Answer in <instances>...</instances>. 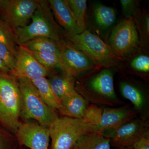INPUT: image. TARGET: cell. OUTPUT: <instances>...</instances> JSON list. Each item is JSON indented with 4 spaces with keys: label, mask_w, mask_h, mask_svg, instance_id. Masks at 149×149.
<instances>
[{
    "label": "cell",
    "mask_w": 149,
    "mask_h": 149,
    "mask_svg": "<svg viewBox=\"0 0 149 149\" xmlns=\"http://www.w3.org/2000/svg\"><path fill=\"white\" fill-rule=\"evenodd\" d=\"M102 134L109 139L111 146L116 148L133 146L139 140L149 137V125L143 119L136 117L115 130Z\"/></svg>",
    "instance_id": "52a82bcc"
},
{
    "label": "cell",
    "mask_w": 149,
    "mask_h": 149,
    "mask_svg": "<svg viewBox=\"0 0 149 149\" xmlns=\"http://www.w3.org/2000/svg\"><path fill=\"white\" fill-rule=\"evenodd\" d=\"M116 149H133V147H125V148H117Z\"/></svg>",
    "instance_id": "d6a6232c"
},
{
    "label": "cell",
    "mask_w": 149,
    "mask_h": 149,
    "mask_svg": "<svg viewBox=\"0 0 149 149\" xmlns=\"http://www.w3.org/2000/svg\"><path fill=\"white\" fill-rule=\"evenodd\" d=\"M30 52L37 61L49 71L56 68H59V56L53 54Z\"/></svg>",
    "instance_id": "cb8c5ba5"
},
{
    "label": "cell",
    "mask_w": 149,
    "mask_h": 149,
    "mask_svg": "<svg viewBox=\"0 0 149 149\" xmlns=\"http://www.w3.org/2000/svg\"><path fill=\"white\" fill-rule=\"evenodd\" d=\"M31 19V24L14 30L18 45L39 37L49 38L58 42L63 41L64 31L56 22L48 1H38Z\"/></svg>",
    "instance_id": "6da1fadb"
},
{
    "label": "cell",
    "mask_w": 149,
    "mask_h": 149,
    "mask_svg": "<svg viewBox=\"0 0 149 149\" xmlns=\"http://www.w3.org/2000/svg\"><path fill=\"white\" fill-rule=\"evenodd\" d=\"M60 47L59 68L65 74L74 77L97 67L83 52L69 43L59 42Z\"/></svg>",
    "instance_id": "9c48e42d"
},
{
    "label": "cell",
    "mask_w": 149,
    "mask_h": 149,
    "mask_svg": "<svg viewBox=\"0 0 149 149\" xmlns=\"http://www.w3.org/2000/svg\"><path fill=\"white\" fill-rule=\"evenodd\" d=\"M120 89L123 97L132 103L137 111L144 112L148 107V100L140 89L128 82H121Z\"/></svg>",
    "instance_id": "2e32d148"
},
{
    "label": "cell",
    "mask_w": 149,
    "mask_h": 149,
    "mask_svg": "<svg viewBox=\"0 0 149 149\" xmlns=\"http://www.w3.org/2000/svg\"><path fill=\"white\" fill-rule=\"evenodd\" d=\"M91 91L97 95L95 98L98 102L106 103L118 104L120 102L115 91L113 74L110 70L105 69L95 75L89 82Z\"/></svg>",
    "instance_id": "7c38bea8"
},
{
    "label": "cell",
    "mask_w": 149,
    "mask_h": 149,
    "mask_svg": "<svg viewBox=\"0 0 149 149\" xmlns=\"http://www.w3.org/2000/svg\"><path fill=\"white\" fill-rule=\"evenodd\" d=\"M0 43H2L6 46L9 49L16 55L18 47H17L18 45L15 39L14 31L3 19L1 18Z\"/></svg>",
    "instance_id": "603a6c76"
},
{
    "label": "cell",
    "mask_w": 149,
    "mask_h": 149,
    "mask_svg": "<svg viewBox=\"0 0 149 149\" xmlns=\"http://www.w3.org/2000/svg\"><path fill=\"white\" fill-rule=\"evenodd\" d=\"M31 81L46 104L55 110L59 109L60 102L54 93L49 80L46 77Z\"/></svg>",
    "instance_id": "ffe728a7"
},
{
    "label": "cell",
    "mask_w": 149,
    "mask_h": 149,
    "mask_svg": "<svg viewBox=\"0 0 149 149\" xmlns=\"http://www.w3.org/2000/svg\"><path fill=\"white\" fill-rule=\"evenodd\" d=\"M11 71L0 58V75H9Z\"/></svg>",
    "instance_id": "4dcf8cb0"
},
{
    "label": "cell",
    "mask_w": 149,
    "mask_h": 149,
    "mask_svg": "<svg viewBox=\"0 0 149 149\" xmlns=\"http://www.w3.org/2000/svg\"><path fill=\"white\" fill-rule=\"evenodd\" d=\"M132 147L133 149H149V137L139 140Z\"/></svg>",
    "instance_id": "f546056e"
},
{
    "label": "cell",
    "mask_w": 149,
    "mask_h": 149,
    "mask_svg": "<svg viewBox=\"0 0 149 149\" xmlns=\"http://www.w3.org/2000/svg\"><path fill=\"white\" fill-rule=\"evenodd\" d=\"M21 45L24 46L31 52L53 54L59 56L60 54L59 42L46 37L35 38Z\"/></svg>",
    "instance_id": "ac0fdd59"
},
{
    "label": "cell",
    "mask_w": 149,
    "mask_h": 149,
    "mask_svg": "<svg viewBox=\"0 0 149 149\" xmlns=\"http://www.w3.org/2000/svg\"><path fill=\"white\" fill-rule=\"evenodd\" d=\"M139 31L142 37L148 41L149 39V17L148 14L143 15V18L141 20V23L140 24Z\"/></svg>",
    "instance_id": "f1b7e54d"
},
{
    "label": "cell",
    "mask_w": 149,
    "mask_h": 149,
    "mask_svg": "<svg viewBox=\"0 0 149 149\" xmlns=\"http://www.w3.org/2000/svg\"><path fill=\"white\" fill-rule=\"evenodd\" d=\"M93 12L96 23L102 29L109 28L114 23L116 13L112 8L97 4L94 6Z\"/></svg>",
    "instance_id": "44dd1931"
},
{
    "label": "cell",
    "mask_w": 149,
    "mask_h": 149,
    "mask_svg": "<svg viewBox=\"0 0 149 149\" xmlns=\"http://www.w3.org/2000/svg\"><path fill=\"white\" fill-rule=\"evenodd\" d=\"M17 80L21 96L20 117L26 120L35 119L40 125L49 127L59 118L55 111L44 102L31 80Z\"/></svg>",
    "instance_id": "277c9868"
},
{
    "label": "cell",
    "mask_w": 149,
    "mask_h": 149,
    "mask_svg": "<svg viewBox=\"0 0 149 149\" xmlns=\"http://www.w3.org/2000/svg\"><path fill=\"white\" fill-rule=\"evenodd\" d=\"M48 2L56 22L64 29L65 35H74L82 32L70 10L66 0H49Z\"/></svg>",
    "instance_id": "5bb4252c"
},
{
    "label": "cell",
    "mask_w": 149,
    "mask_h": 149,
    "mask_svg": "<svg viewBox=\"0 0 149 149\" xmlns=\"http://www.w3.org/2000/svg\"><path fill=\"white\" fill-rule=\"evenodd\" d=\"M137 112L127 107H103L100 129L101 134L115 130L137 117Z\"/></svg>",
    "instance_id": "4fadbf2b"
},
{
    "label": "cell",
    "mask_w": 149,
    "mask_h": 149,
    "mask_svg": "<svg viewBox=\"0 0 149 149\" xmlns=\"http://www.w3.org/2000/svg\"><path fill=\"white\" fill-rule=\"evenodd\" d=\"M49 72L37 61L29 50L24 46L19 45L15 55V66L11 75L17 79L26 78L33 81L47 77Z\"/></svg>",
    "instance_id": "30bf717a"
},
{
    "label": "cell",
    "mask_w": 149,
    "mask_h": 149,
    "mask_svg": "<svg viewBox=\"0 0 149 149\" xmlns=\"http://www.w3.org/2000/svg\"><path fill=\"white\" fill-rule=\"evenodd\" d=\"M21 101L17 79L11 74L0 75V123L15 133L21 124Z\"/></svg>",
    "instance_id": "3957f363"
},
{
    "label": "cell",
    "mask_w": 149,
    "mask_h": 149,
    "mask_svg": "<svg viewBox=\"0 0 149 149\" xmlns=\"http://www.w3.org/2000/svg\"><path fill=\"white\" fill-rule=\"evenodd\" d=\"M48 80L60 102L65 96L75 90L74 77L65 74L63 76L53 75Z\"/></svg>",
    "instance_id": "d6986e66"
},
{
    "label": "cell",
    "mask_w": 149,
    "mask_h": 149,
    "mask_svg": "<svg viewBox=\"0 0 149 149\" xmlns=\"http://www.w3.org/2000/svg\"><path fill=\"white\" fill-rule=\"evenodd\" d=\"M88 106L87 101L75 90L62 99L58 110L64 116L81 118Z\"/></svg>",
    "instance_id": "9a60e30c"
},
{
    "label": "cell",
    "mask_w": 149,
    "mask_h": 149,
    "mask_svg": "<svg viewBox=\"0 0 149 149\" xmlns=\"http://www.w3.org/2000/svg\"><path fill=\"white\" fill-rule=\"evenodd\" d=\"M0 58L11 73L15 66V55L1 43H0Z\"/></svg>",
    "instance_id": "484cf974"
},
{
    "label": "cell",
    "mask_w": 149,
    "mask_h": 149,
    "mask_svg": "<svg viewBox=\"0 0 149 149\" xmlns=\"http://www.w3.org/2000/svg\"><path fill=\"white\" fill-rule=\"evenodd\" d=\"M37 5L34 0H0V14L14 30L27 25Z\"/></svg>",
    "instance_id": "ba28073f"
},
{
    "label": "cell",
    "mask_w": 149,
    "mask_h": 149,
    "mask_svg": "<svg viewBox=\"0 0 149 149\" xmlns=\"http://www.w3.org/2000/svg\"><path fill=\"white\" fill-rule=\"evenodd\" d=\"M133 17L125 18L113 28L109 40L113 53L120 60L138 48L139 32Z\"/></svg>",
    "instance_id": "8992f818"
},
{
    "label": "cell",
    "mask_w": 149,
    "mask_h": 149,
    "mask_svg": "<svg viewBox=\"0 0 149 149\" xmlns=\"http://www.w3.org/2000/svg\"><path fill=\"white\" fill-rule=\"evenodd\" d=\"M72 149H111L110 140L100 133H91L83 136Z\"/></svg>",
    "instance_id": "e0dca14e"
},
{
    "label": "cell",
    "mask_w": 149,
    "mask_h": 149,
    "mask_svg": "<svg viewBox=\"0 0 149 149\" xmlns=\"http://www.w3.org/2000/svg\"><path fill=\"white\" fill-rule=\"evenodd\" d=\"M64 35L70 44L88 56L97 67L110 70L118 65L120 59L97 35L85 30L80 34Z\"/></svg>",
    "instance_id": "5b68a950"
},
{
    "label": "cell",
    "mask_w": 149,
    "mask_h": 149,
    "mask_svg": "<svg viewBox=\"0 0 149 149\" xmlns=\"http://www.w3.org/2000/svg\"><path fill=\"white\" fill-rule=\"evenodd\" d=\"M5 146V141L4 138L0 131V149H4Z\"/></svg>",
    "instance_id": "1f68e13d"
},
{
    "label": "cell",
    "mask_w": 149,
    "mask_h": 149,
    "mask_svg": "<svg viewBox=\"0 0 149 149\" xmlns=\"http://www.w3.org/2000/svg\"><path fill=\"white\" fill-rule=\"evenodd\" d=\"M134 70L140 72H149V57L146 55H140L134 58L130 63Z\"/></svg>",
    "instance_id": "4316f807"
},
{
    "label": "cell",
    "mask_w": 149,
    "mask_h": 149,
    "mask_svg": "<svg viewBox=\"0 0 149 149\" xmlns=\"http://www.w3.org/2000/svg\"><path fill=\"white\" fill-rule=\"evenodd\" d=\"M103 107L97 105H88L83 118L88 123L100 128Z\"/></svg>",
    "instance_id": "d4e9b609"
},
{
    "label": "cell",
    "mask_w": 149,
    "mask_h": 149,
    "mask_svg": "<svg viewBox=\"0 0 149 149\" xmlns=\"http://www.w3.org/2000/svg\"><path fill=\"white\" fill-rule=\"evenodd\" d=\"M139 1L135 0H120L121 8L125 18L133 17L138 11Z\"/></svg>",
    "instance_id": "83f0119b"
},
{
    "label": "cell",
    "mask_w": 149,
    "mask_h": 149,
    "mask_svg": "<svg viewBox=\"0 0 149 149\" xmlns=\"http://www.w3.org/2000/svg\"><path fill=\"white\" fill-rule=\"evenodd\" d=\"M68 5L82 32L86 30V0H66Z\"/></svg>",
    "instance_id": "7402d4cb"
},
{
    "label": "cell",
    "mask_w": 149,
    "mask_h": 149,
    "mask_svg": "<svg viewBox=\"0 0 149 149\" xmlns=\"http://www.w3.org/2000/svg\"><path fill=\"white\" fill-rule=\"evenodd\" d=\"M16 134L20 145L30 149H48L50 138L49 127L34 123H21Z\"/></svg>",
    "instance_id": "8fae6325"
},
{
    "label": "cell",
    "mask_w": 149,
    "mask_h": 149,
    "mask_svg": "<svg viewBox=\"0 0 149 149\" xmlns=\"http://www.w3.org/2000/svg\"><path fill=\"white\" fill-rule=\"evenodd\" d=\"M51 149H72L83 136L101 133L100 128L88 123L83 118L59 117L49 127Z\"/></svg>",
    "instance_id": "7a4b0ae2"
}]
</instances>
